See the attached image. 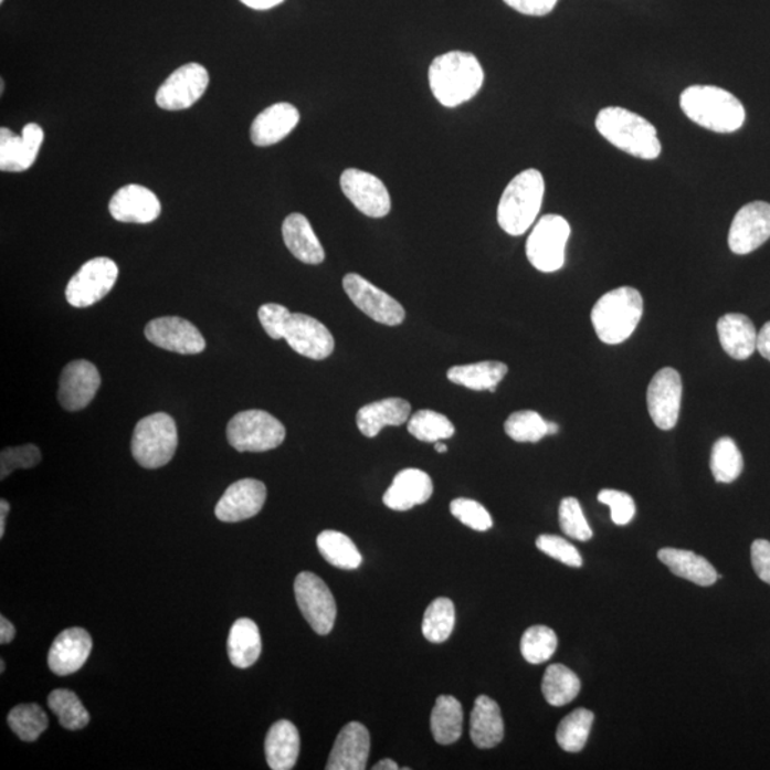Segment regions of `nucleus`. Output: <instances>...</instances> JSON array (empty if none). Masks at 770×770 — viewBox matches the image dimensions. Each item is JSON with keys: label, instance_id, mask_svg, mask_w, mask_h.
<instances>
[{"label": "nucleus", "instance_id": "nucleus-1", "mask_svg": "<svg viewBox=\"0 0 770 770\" xmlns=\"http://www.w3.org/2000/svg\"><path fill=\"white\" fill-rule=\"evenodd\" d=\"M431 92L445 107H457L477 95L484 71L470 52L453 51L436 56L429 68Z\"/></svg>", "mask_w": 770, "mask_h": 770}, {"label": "nucleus", "instance_id": "nucleus-2", "mask_svg": "<svg viewBox=\"0 0 770 770\" xmlns=\"http://www.w3.org/2000/svg\"><path fill=\"white\" fill-rule=\"evenodd\" d=\"M681 107L694 124L716 134H734L747 119L738 97L718 86H689L682 92Z\"/></svg>", "mask_w": 770, "mask_h": 770}, {"label": "nucleus", "instance_id": "nucleus-3", "mask_svg": "<svg viewBox=\"0 0 770 770\" xmlns=\"http://www.w3.org/2000/svg\"><path fill=\"white\" fill-rule=\"evenodd\" d=\"M595 126L603 139L637 159L655 160L662 145L655 126L624 107H605L598 113Z\"/></svg>", "mask_w": 770, "mask_h": 770}, {"label": "nucleus", "instance_id": "nucleus-4", "mask_svg": "<svg viewBox=\"0 0 770 770\" xmlns=\"http://www.w3.org/2000/svg\"><path fill=\"white\" fill-rule=\"evenodd\" d=\"M546 181L541 171L524 170L505 188L499 200L497 220L499 228L509 235H523L536 223L541 212Z\"/></svg>", "mask_w": 770, "mask_h": 770}, {"label": "nucleus", "instance_id": "nucleus-5", "mask_svg": "<svg viewBox=\"0 0 770 770\" xmlns=\"http://www.w3.org/2000/svg\"><path fill=\"white\" fill-rule=\"evenodd\" d=\"M644 314L641 293L620 287L603 294L591 312L598 338L605 345H621L632 336Z\"/></svg>", "mask_w": 770, "mask_h": 770}, {"label": "nucleus", "instance_id": "nucleus-6", "mask_svg": "<svg viewBox=\"0 0 770 770\" xmlns=\"http://www.w3.org/2000/svg\"><path fill=\"white\" fill-rule=\"evenodd\" d=\"M178 426L169 414L156 413L141 419L131 436V454L147 470L165 467L178 450Z\"/></svg>", "mask_w": 770, "mask_h": 770}, {"label": "nucleus", "instance_id": "nucleus-7", "mask_svg": "<svg viewBox=\"0 0 770 770\" xmlns=\"http://www.w3.org/2000/svg\"><path fill=\"white\" fill-rule=\"evenodd\" d=\"M284 439V425L263 410L242 411L228 425L229 444L239 453H264L279 447Z\"/></svg>", "mask_w": 770, "mask_h": 770}, {"label": "nucleus", "instance_id": "nucleus-8", "mask_svg": "<svg viewBox=\"0 0 770 770\" xmlns=\"http://www.w3.org/2000/svg\"><path fill=\"white\" fill-rule=\"evenodd\" d=\"M571 225L562 215L547 214L534 225L527 240V257L542 273L558 272L566 264Z\"/></svg>", "mask_w": 770, "mask_h": 770}, {"label": "nucleus", "instance_id": "nucleus-9", "mask_svg": "<svg viewBox=\"0 0 770 770\" xmlns=\"http://www.w3.org/2000/svg\"><path fill=\"white\" fill-rule=\"evenodd\" d=\"M294 593L302 614L318 635H328L335 627L337 605L326 582L313 572L298 573Z\"/></svg>", "mask_w": 770, "mask_h": 770}, {"label": "nucleus", "instance_id": "nucleus-10", "mask_svg": "<svg viewBox=\"0 0 770 770\" xmlns=\"http://www.w3.org/2000/svg\"><path fill=\"white\" fill-rule=\"evenodd\" d=\"M117 277L119 267L112 259H92L67 283L66 300L73 307H91L110 293Z\"/></svg>", "mask_w": 770, "mask_h": 770}, {"label": "nucleus", "instance_id": "nucleus-11", "mask_svg": "<svg viewBox=\"0 0 770 770\" xmlns=\"http://www.w3.org/2000/svg\"><path fill=\"white\" fill-rule=\"evenodd\" d=\"M210 82L208 68L188 63L175 71L156 93L157 106L165 110H184L204 95Z\"/></svg>", "mask_w": 770, "mask_h": 770}, {"label": "nucleus", "instance_id": "nucleus-12", "mask_svg": "<svg viewBox=\"0 0 770 770\" xmlns=\"http://www.w3.org/2000/svg\"><path fill=\"white\" fill-rule=\"evenodd\" d=\"M342 287L350 300L372 320L390 327L404 321L405 312L401 304L360 274H347L342 278Z\"/></svg>", "mask_w": 770, "mask_h": 770}, {"label": "nucleus", "instance_id": "nucleus-13", "mask_svg": "<svg viewBox=\"0 0 770 770\" xmlns=\"http://www.w3.org/2000/svg\"><path fill=\"white\" fill-rule=\"evenodd\" d=\"M340 186L346 198L358 212L372 219L386 218L391 210V198L386 184L377 176L358 169L342 171Z\"/></svg>", "mask_w": 770, "mask_h": 770}, {"label": "nucleus", "instance_id": "nucleus-14", "mask_svg": "<svg viewBox=\"0 0 770 770\" xmlns=\"http://www.w3.org/2000/svg\"><path fill=\"white\" fill-rule=\"evenodd\" d=\"M770 239V204L767 201H752L743 205L730 225L729 249L745 256L763 246Z\"/></svg>", "mask_w": 770, "mask_h": 770}, {"label": "nucleus", "instance_id": "nucleus-15", "mask_svg": "<svg viewBox=\"0 0 770 770\" xmlns=\"http://www.w3.org/2000/svg\"><path fill=\"white\" fill-rule=\"evenodd\" d=\"M647 411L660 430L668 431L678 423L682 402L681 375L666 367L654 376L647 386Z\"/></svg>", "mask_w": 770, "mask_h": 770}, {"label": "nucleus", "instance_id": "nucleus-16", "mask_svg": "<svg viewBox=\"0 0 770 770\" xmlns=\"http://www.w3.org/2000/svg\"><path fill=\"white\" fill-rule=\"evenodd\" d=\"M145 336L151 345L178 355H200L205 348V340L199 328L181 317L151 320L145 328Z\"/></svg>", "mask_w": 770, "mask_h": 770}, {"label": "nucleus", "instance_id": "nucleus-17", "mask_svg": "<svg viewBox=\"0 0 770 770\" xmlns=\"http://www.w3.org/2000/svg\"><path fill=\"white\" fill-rule=\"evenodd\" d=\"M284 340L298 355L321 361L335 351V337L323 323L307 314L294 313L284 331Z\"/></svg>", "mask_w": 770, "mask_h": 770}, {"label": "nucleus", "instance_id": "nucleus-18", "mask_svg": "<svg viewBox=\"0 0 770 770\" xmlns=\"http://www.w3.org/2000/svg\"><path fill=\"white\" fill-rule=\"evenodd\" d=\"M102 379L99 370L87 360L68 362L59 382V402L67 411L86 409L99 391Z\"/></svg>", "mask_w": 770, "mask_h": 770}, {"label": "nucleus", "instance_id": "nucleus-19", "mask_svg": "<svg viewBox=\"0 0 770 770\" xmlns=\"http://www.w3.org/2000/svg\"><path fill=\"white\" fill-rule=\"evenodd\" d=\"M267 498V488L262 481L246 478L230 485L215 505V517L223 523H240L256 517Z\"/></svg>", "mask_w": 770, "mask_h": 770}, {"label": "nucleus", "instance_id": "nucleus-20", "mask_svg": "<svg viewBox=\"0 0 770 770\" xmlns=\"http://www.w3.org/2000/svg\"><path fill=\"white\" fill-rule=\"evenodd\" d=\"M42 127L29 124L23 127L22 135H14L11 129H0V170L9 173H21L31 169L38 159L43 144Z\"/></svg>", "mask_w": 770, "mask_h": 770}, {"label": "nucleus", "instance_id": "nucleus-21", "mask_svg": "<svg viewBox=\"0 0 770 770\" xmlns=\"http://www.w3.org/2000/svg\"><path fill=\"white\" fill-rule=\"evenodd\" d=\"M109 212L117 222L147 224L159 218L161 204L154 191L144 186L127 184L113 196Z\"/></svg>", "mask_w": 770, "mask_h": 770}, {"label": "nucleus", "instance_id": "nucleus-22", "mask_svg": "<svg viewBox=\"0 0 770 770\" xmlns=\"http://www.w3.org/2000/svg\"><path fill=\"white\" fill-rule=\"evenodd\" d=\"M92 636L83 627H68L53 641L49 651V668L59 676L75 674L86 664L92 652Z\"/></svg>", "mask_w": 770, "mask_h": 770}, {"label": "nucleus", "instance_id": "nucleus-23", "mask_svg": "<svg viewBox=\"0 0 770 770\" xmlns=\"http://www.w3.org/2000/svg\"><path fill=\"white\" fill-rule=\"evenodd\" d=\"M369 729L360 722H350L338 734L328 758V770H365L370 755Z\"/></svg>", "mask_w": 770, "mask_h": 770}, {"label": "nucleus", "instance_id": "nucleus-24", "mask_svg": "<svg viewBox=\"0 0 770 770\" xmlns=\"http://www.w3.org/2000/svg\"><path fill=\"white\" fill-rule=\"evenodd\" d=\"M433 479L424 471L407 468L392 479L382 502L394 511H409L415 505L425 504L433 495Z\"/></svg>", "mask_w": 770, "mask_h": 770}, {"label": "nucleus", "instance_id": "nucleus-25", "mask_svg": "<svg viewBox=\"0 0 770 770\" xmlns=\"http://www.w3.org/2000/svg\"><path fill=\"white\" fill-rule=\"evenodd\" d=\"M300 122V113L291 103H276L254 119L250 137L254 145L267 147L278 144L292 134Z\"/></svg>", "mask_w": 770, "mask_h": 770}, {"label": "nucleus", "instance_id": "nucleus-26", "mask_svg": "<svg viewBox=\"0 0 770 770\" xmlns=\"http://www.w3.org/2000/svg\"><path fill=\"white\" fill-rule=\"evenodd\" d=\"M718 336L726 355L735 360H748L757 351L758 333L745 314H725L719 318Z\"/></svg>", "mask_w": 770, "mask_h": 770}, {"label": "nucleus", "instance_id": "nucleus-27", "mask_svg": "<svg viewBox=\"0 0 770 770\" xmlns=\"http://www.w3.org/2000/svg\"><path fill=\"white\" fill-rule=\"evenodd\" d=\"M411 404L407 400L386 399L361 407L357 413V426L362 435L375 439L387 425H402L410 420Z\"/></svg>", "mask_w": 770, "mask_h": 770}, {"label": "nucleus", "instance_id": "nucleus-28", "mask_svg": "<svg viewBox=\"0 0 770 770\" xmlns=\"http://www.w3.org/2000/svg\"><path fill=\"white\" fill-rule=\"evenodd\" d=\"M283 240L288 252L306 264H321L326 252L306 215L293 213L283 223Z\"/></svg>", "mask_w": 770, "mask_h": 770}, {"label": "nucleus", "instance_id": "nucleus-29", "mask_svg": "<svg viewBox=\"0 0 770 770\" xmlns=\"http://www.w3.org/2000/svg\"><path fill=\"white\" fill-rule=\"evenodd\" d=\"M471 740L479 749L497 747L504 739V720L502 709L489 696L481 695L475 699L470 720Z\"/></svg>", "mask_w": 770, "mask_h": 770}, {"label": "nucleus", "instance_id": "nucleus-30", "mask_svg": "<svg viewBox=\"0 0 770 770\" xmlns=\"http://www.w3.org/2000/svg\"><path fill=\"white\" fill-rule=\"evenodd\" d=\"M264 749L270 769L291 770L296 767L300 755V735L296 725L286 719L274 724L268 730Z\"/></svg>", "mask_w": 770, "mask_h": 770}, {"label": "nucleus", "instance_id": "nucleus-31", "mask_svg": "<svg viewBox=\"0 0 770 770\" xmlns=\"http://www.w3.org/2000/svg\"><path fill=\"white\" fill-rule=\"evenodd\" d=\"M658 558L674 576L696 586L710 587L720 578L708 559L686 549L664 548L658 552Z\"/></svg>", "mask_w": 770, "mask_h": 770}, {"label": "nucleus", "instance_id": "nucleus-32", "mask_svg": "<svg viewBox=\"0 0 770 770\" xmlns=\"http://www.w3.org/2000/svg\"><path fill=\"white\" fill-rule=\"evenodd\" d=\"M228 654L235 668L246 669L256 664L262 654V636L256 622L242 618L230 630Z\"/></svg>", "mask_w": 770, "mask_h": 770}, {"label": "nucleus", "instance_id": "nucleus-33", "mask_svg": "<svg viewBox=\"0 0 770 770\" xmlns=\"http://www.w3.org/2000/svg\"><path fill=\"white\" fill-rule=\"evenodd\" d=\"M508 367L499 361H481L475 365L455 366L447 372L449 380L465 389L492 392L507 376Z\"/></svg>", "mask_w": 770, "mask_h": 770}, {"label": "nucleus", "instance_id": "nucleus-34", "mask_svg": "<svg viewBox=\"0 0 770 770\" xmlns=\"http://www.w3.org/2000/svg\"><path fill=\"white\" fill-rule=\"evenodd\" d=\"M463 706L454 696L441 695L431 714V732L436 743L451 745L457 742L463 735Z\"/></svg>", "mask_w": 770, "mask_h": 770}, {"label": "nucleus", "instance_id": "nucleus-35", "mask_svg": "<svg viewBox=\"0 0 770 770\" xmlns=\"http://www.w3.org/2000/svg\"><path fill=\"white\" fill-rule=\"evenodd\" d=\"M317 547L324 559L340 570H357L362 557L356 544L338 531H323L317 537Z\"/></svg>", "mask_w": 770, "mask_h": 770}, {"label": "nucleus", "instance_id": "nucleus-36", "mask_svg": "<svg viewBox=\"0 0 770 770\" xmlns=\"http://www.w3.org/2000/svg\"><path fill=\"white\" fill-rule=\"evenodd\" d=\"M581 690V681L570 668L563 665H549L542 679V694L552 706L572 703Z\"/></svg>", "mask_w": 770, "mask_h": 770}, {"label": "nucleus", "instance_id": "nucleus-37", "mask_svg": "<svg viewBox=\"0 0 770 770\" xmlns=\"http://www.w3.org/2000/svg\"><path fill=\"white\" fill-rule=\"evenodd\" d=\"M593 724L591 710L580 708L566 716L557 729V742L566 752H581L586 747Z\"/></svg>", "mask_w": 770, "mask_h": 770}, {"label": "nucleus", "instance_id": "nucleus-38", "mask_svg": "<svg viewBox=\"0 0 770 770\" xmlns=\"http://www.w3.org/2000/svg\"><path fill=\"white\" fill-rule=\"evenodd\" d=\"M455 626V608L449 598H436L426 608L423 620V635L433 644L449 640Z\"/></svg>", "mask_w": 770, "mask_h": 770}, {"label": "nucleus", "instance_id": "nucleus-39", "mask_svg": "<svg viewBox=\"0 0 770 770\" xmlns=\"http://www.w3.org/2000/svg\"><path fill=\"white\" fill-rule=\"evenodd\" d=\"M48 705L52 713L57 716L59 724L67 730H81L91 722L89 713L72 690H53L49 695Z\"/></svg>", "mask_w": 770, "mask_h": 770}, {"label": "nucleus", "instance_id": "nucleus-40", "mask_svg": "<svg viewBox=\"0 0 770 770\" xmlns=\"http://www.w3.org/2000/svg\"><path fill=\"white\" fill-rule=\"evenodd\" d=\"M710 471L718 483L729 484L742 474L743 458L732 439L724 436L716 441L710 454Z\"/></svg>", "mask_w": 770, "mask_h": 770}, {"label": "nucleus", "instance_id": "nucleus-41", "mask_svg": "<svg viewBox=\"0 0 770 770\" xmlns=\"http://www.w3.org/2000/svg\"><path fill=\"white\" fill-rule=\"evenodd\" d=\"M8 724L23 742H34L48 729L49 718L36 704L18 705L9 713Z\"/></svg>", "mask_w": 770, "mask_h": 770}, {"label": "nucleus", "instance_id": "nucleus-42", "mask_svg": "<svg viewBox=\"0 0 770 770\" xmlns=\"http://www.w3.org/2000/svg\"><path fill=\"white\" fill-rule=\"evenodd\" d=\"M409 433L423 443L449 440L455 434V426L444 414L433 410H420L409 420Z\"/></svg>", "mask_w": 770, "mask_h": 770}, {"label": "nucleus", "instance_id": "nucleus-43", "mask_svg": "<svg viewBox=\"0 0 770 770\" xmlns=\"http://www.w3.org/2000/svg\"><path fill=\"white\" fill-rule=\"evenodd\" d=\"M558 646V637L551 627L536 625L524 632L521 654L529 664H544L552 658Z\"/></svg>", "mask_w": 770, "mask_h": 770}, {"label": "nucleus", "instance_id": "nucleus-44", "mask_svg": "<svg viewBox=\"0 0 770 770\" xmlns=\"http://www.w3.org/2000/svg\"><path fill=\"white\" fill-rule=\"evenodd\" d=\"M505 433L517 443H538L548 435L547 421L536 411H517L505 421Z\"/></svg>", "mask_w": 770, "mask_h": 770}, {"label": "nucleus", "instance_id": "nucleus-45", "mask_svg": "<svg viewBox=\"0 0 770 770\" xmlns=\"http://www.w3.org/2000/svg\"><path fill=\"white\" fill-rule=\"evenodd\" d=\"M559 525L566 536L578 541H590L592 529L583 515L581 504L577 498H563L559 505Z\"/></svg>", "mask_w": 770, "mask_h": 770}, {"label": "nucleus", "instance_id": "nucleus-46", "mask_svg": "<svg viewBox=\"0 0 770 770\" xmlns=\"http://www.w3.org/2000/svg\"><path fill=\"white\" fill-rule=\"evenodd\" d=\"M451 514L474 531L485 532L493 527L492 515L477 502L457 498L450 504Z\"/></svg>", "mask_w": 770, "mask_h": 770}, {"label": "nucleus", "instance_id": "nucleus-47", "mask_svg": "<svg viewBox=\"0 0 770 770\" xmlns=\"http://www.w3.org/2000/svg\"><path fill=\"white\" fill-rule=\"evenodd\" d=\"M41 460V450L33 444L3 450L2 458H0V477L7 478L14 470L36 467Z\"/></svg>", "mask_w": 770, "mask_h": 770}, {"label": "nucleus", "instance_id": "nucleus-48", "mask_svg": "<svg viewBox=\"0 0 770 770\" xmlns=\"http://www.w3.org/2000/svg\"><path fill=\"white\" fill-rule=\"evenodd\" d=\"M537 548L539 551L547 553L548 557L557 559V561L566 563L568 567H582L581 553L567 539L544 534V536H539L537 539Z\"/></svg>", "mask_w": 770, "mask_h": 770}, {"label": "nucleus", "instance_id": "nucleus-49", "mask_svg": "<svg viewBox=\"0 0 770 770\" xmlns=\"http://www.w3.org/2000/svg\"><path fill=\"white\" fill-rule=\"evenodd\" d=\"M598 502L611 508V518L616 525H627L634 519L636 507L630 494L616 489H602Z\"/></svg>", "mask_w": 770, "mask_h": 770}, {"label": "nucleus", "instance_id": "nucleus-50", "mask_svg": "<svg viewBox=\"0 0 770 770\" xmlns=\"http://www.w3.org/2000/svg\"><path fill=\"white\" fill-rule=\"evenodd\" d=\"M291 317V310L282 306V304H263L259 310V320L262 323L264 331H266L273 340H282V338H284V331H286V326Z\"/></svg>", "mask_w": 770, "mask_h": 770}, {"label": "nucleus", "instance_id": "nucleus-51", "mask_svg": "<svg viewBox=\"0 0 770 770\" xmlns=\"http://www.w3.org/2000/svg\"><path fill=\"white\" fill-rule=\"evenodd\" d=\"M750 557L757 576L770 586V542L767 539H757L750 548Z\"/></svg>", "mask_w": 770, "mask_h": 770}, {"label": "nucleus", "instance_id": "nucleus-52", "mask_svg": "<svg viewBox=\"0 0 770 770\" xmlns=\"http://www.w3.org/2000/svg\"><path fill=\"white\" fill-rule=\"evenodd\" d=\"M507 7L527 17H546L556 9L558 0H504Z\"/></svg>", "mask_w": 770, "mask_h": 770}, {"label": "nucleus", "instance_id": "nucleus-53", "mask_svg": "<svg viewBox=\"0 0 770 770\" xmlns=\"http://www.w3.org/2000/svg\"><path fill=\"white\" fill-rule=\"evenodd\" d=\"M757 351L770 361V321L758 333Z\"/></svg>", "mask_w": 770, "mask_h": 770}, {"label": "nucleus", "instance_id": "nucleus-54", "mask_svg": "<svg viewBox=\"0 0 770 770\" xmlns=\"http://www.w3.org/2000/svg\"><path fill=\"white\" fill-rule=\"evenodd\" d=\"M14 635H17V627L13 626L12 622L4 616L0 618V644H11Z\"/></svg>", "mask_w": 770, "mask_h": 770}, {"label": "nucleus", "instance_id": "nucleus-55", "mask_svg": "<svg viewBox=\"0 0 770 770\" xmlns=\"http://www.w3.org/2000/svg\"><path fill=\"white\" fill-rule=\"evenodd\" d=\"M247 8L254 9V11H268L282 4L284 0H240Z\"/></svg>", "mask_w": 770, "mask_h": 770}, {"label": "nucleus", "instance_id": "nucleus-56", "mask_svg": "<svg viewBox=\"0 0 770 770\" xmlns=\"http://www.w3.org/2000/svg\"><path fill=\"white\" fill-rule=\"evenodd\" d=\"M9 509H11V505H9L7 499H2V502H0V538H3L4 536V528H7V517L9 514Z\"/></svg>", "mask_w": 770, "mask_h": 770}, {"label": "nucleus", "instance_id": "nucleus-57", "mask_svg": "<svg viewBox=\"0 0 770 770\" xmlns=\"http://www.w3.org/2000/svg\"><path fill=\"white\" fill-rule=\"evenodd\" d=\"M375 770H397L399 769V764L394 762V760L391 759H382L380 760L379 763H376L375 767H372Z\"/></svg>", "mask_w": 770, "mask_h": 770}, {"label": "nucleus", "instance_id": "nucleus-58", "mask_svg": "<svg viewBox=\"0 0 770 770\" xmlns=\"http://www.w3.org/2000/svg\"><path fill=\"white\" fill-rule=\"evenodd\" d=\"M547 426H548V435H553L558 433L559 426L556 423H551V421H547Z\"/></svg>", "mask_w": 770, "mask_h": 770}, {"label": "nucleus", "instance_id": "nucleus-59", "mask_svg": "<svg viewBox=\"0 0 770 770\" xmlns=\"http://www.w3.org/2000/svg\"><path fill=\"white\" fill-rule=\"evenodd\" d=\"M435 451L436 453H447L449 449L447 445L440 443V441H436Z\"/></svg>", "mask_w": 770, "mask_h": 770}, {"label": "nucleus", "instance_id": "nucleus-60", "mask_svg": "<svg viewBox=\"0 0 770 770\" xmlns=\"http://www.w3.org/2000/svg\"><path fill=\"white\" fill-rule=\"evenodd\" d=\"M0 672H2V674L4 672V661L3 660L0 661Z\"/></svg>", "mask_w": 770, "mask_h": 770}, {"label": "nucleus", "instance_id": "nucleus-61", "mask_svg": "<svg viewBox=\"0 0 770 770\" xmlns=\"http://www.w3.org/2000/svg\"><path fill=\"white\" fill-rule=\"evenodd\" d=\"M0 2H3V0H0Z\"/></svg>", "mask_w": 770, "mask_h": 770}]
</instances>
